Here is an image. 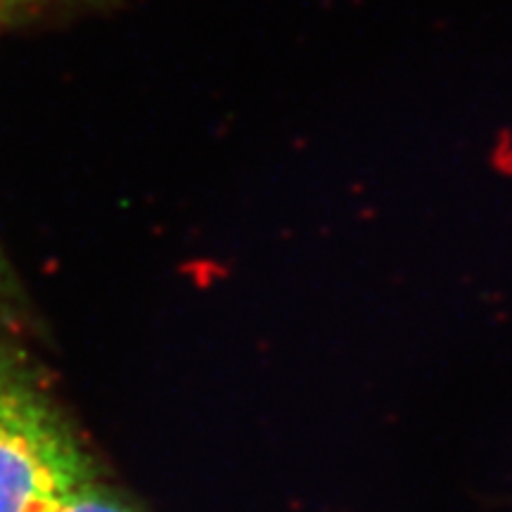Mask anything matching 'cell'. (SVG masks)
Instances as JSON below:
<instances>
[{
    "label": "cell",
    "mask_w": 512,
    "mask_h": 512,
    "mask_svg": "<svg viewBox=\"0 0 512 512\" xmlns=\"http://www.w3.org/2000/svg\"><path fill=\"white\" fill-rule=\"evenodd\" d=\"M93 479L86 453L46 403L0 389V512H46Z\"/></svg>",
    "instance_id": "cell-1"
},
{
    "label": "cell",
    "mask_w": 512,
    "mask_h": 512,
    "mask_svg": "<svg viewBox=\"0 0 512 512\" xmlns=\"http://www.w3.org/2000/svg\"><path fill=\"white\" fill-rule=\"evenodd\" d=\"M46 512H133L119 501L117 496H112L110 491H105L102 486L93 482H86L76 489L64 494L62 498L50 505Z\"/></svg>",
    "instance_id": "cell-2"
},
{
    "label": "cell",
    "mask_w": 512,
    "mask_h": 512,
    "mask_svg": "<svg viewBox=\"0 0 512 512\" xmlns=\"http://www.w3.org/2000/svg\"><path fill=\"white\" fill-rule=\"evenodd\" d=\"M46 3H50V0H0V27L41 10Z\"/></svg>",
    "instance_id": "cell-3"
}]
</instances>
